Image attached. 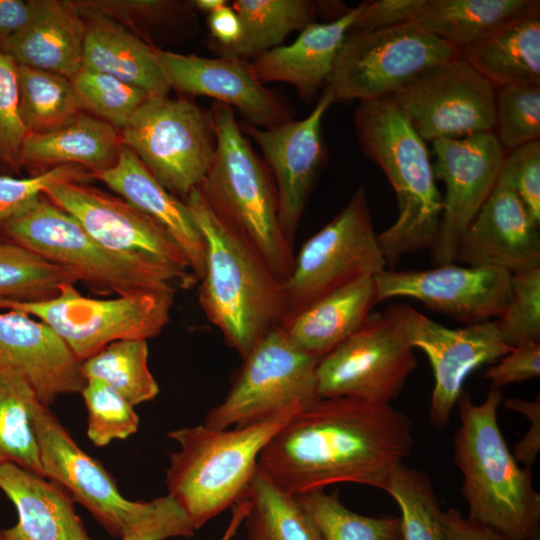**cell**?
Returning a JSON list of instances; mask_svg holds the SVG:
<instances>
[{
  "label": "cell",
  "instance_id": "cell-1",
  "mask_svg": "<svg viewBox=\"0 0 540 540\" xmlns=\"http://www.w3.org/2000/svg\"><path fill=\"white\" fill-rule=\"evenodd\" d=\"M413 446L412 421L391 404L319 398L274 434L258 469L292 496L337 483L384 491Z\"/></svg>",
  "mask_w": 540,
  "mask_h": 540
},
{
  "label": "cell",
  "instance_id": "cell-2",
  "mask_svg": "<svg viewBox=\"0 0 540 540\" xmlns=\"http://www.w3.org/2000/svg\"><path fill=\"white\" fill-rule=\"evenodd\" d=\"M183 201L206 245L199 304L243 359L286 316L283 284L257 249L211 209L198 188Z\"/></svg>",
  "mask_w": 540,
  "mask_h": 540
},
{
  "label": "cell",
  "instance_id": "cell-3",
  "mask_svg": "<svg viewBox=\"0 0 540 540\" xmlns=\"http://www.w3.org/2000/svg\"><path fill=\"white\" fill-rule=\"evenodd\" d=\"M502 400L501 389L491 386L480 404L464 391L457 401L454 461L463 477L467 518L506 540H540V494L531 468L520 466L501 433Z\"/></svg>",
  "mask_w": 540,
  "mask_h": 540
},
{
  "label": "cell",
  "instance_id": "cell-4",
  "mask_svg": "<svg viewBox=\"0 0 540 540\" xmlns=\"http://www.w3.org/2000/svg\"><path fill=\"white\" fill-rule=\"evenodd\" d=\"M354 125L360 149L395 192L397 218L377 234L387 267L393 269L404 256L433 247L442 196L425 141L390 99L360 102Z\"/></svg>",
  "mask_w": 540,
  "mask_h": 540
},
{
  "label": "cell",
  "instance_id": "cell-5",
  "mask_svg": "<svg viewBox=\"0 0 540 540\" xmlns=\"http://www.w3.org/2000/svg\"><path fill=\"white\" fill-rule=\"evenodd\" d=\"M303 409L294 406L232 430L201 424L167 434L179 445L170 454L167 495L182 508L195 530L248 497L261 451Z\"/></svg>",
  "mask_w": 540,
  "mask_h": 540
},
{
  "label": "cell",
  "instance_id": "cell-6",
  "mask_svg": "<svg viewBox=\"0 0 540 540\" xmlns=\"http://www.w3.org/2000/svg\"><path fill=\"white\" fill-rule=\"evenodd\" d=\"M0 230L8 240L69 270L100 293L126 296L190 286L196 278L155 258L111 250L96 241L69 213L44 194Z\"/></svg>",
  "mask_w": 540,
  "mask_h": 540
},
{
  "label": "cell",
  "instance_id": "cell-7",
  "mask_svg": "<svg viewBox=\"0 0 540 540\" xmlns=\"http://www.w3.org/2000/svg\"><path fill=\"white\" fill-rule=\"evenodd\" d=\"M210 110L216 150L197 188L217 216L257 249L283 284L291 273L295 254L279 225L272 175L242 132L234 110L219 102H214Z\"/></svg>",
  "mask_w": 540,
  "mask_h": 540
},
{
  "label": "cell",
  "instance_id": "cell-8",
  "mask_svg": "<svg viewBox=\"0 0 540 540\" xmlns=\"http://www.w3.org/2000/svg\"><path fill=\"white\" fill-rule=\"evenodd\" d=\"M173 301V287L95 299L65 283L52 298L0 300V309L20 310L46 323L82 362L115 341L159 335L169 322Z\"/></svg>",
  "mask_w": 540,
  "mask_h": 540
},
{
  "label": "cell",
  "instance_id": "cell-9",
  "mask_svg": "<svg viewBox=\"0 0 540 540\" xmlns=\"http://www.w3.org/2000/svg\"><path fill=\"white\" fill-rule=\"evenodd\" d=\"M119 132L122 145L182 200L199 186L214 159L211 110L186 98L149 97Z\"/></svg>",
  "mask_w": 540,
  "mask_h": 540
},
{
  "label": "cell",
  "instance_id": "cell-10",
  "mask_svg": "<svg viewBox=\"0 0 540 540\" xmlns=\"http://www.w3.org/2000/svg\"><path fill=\"white\" fill-rule=\"evenodd\" d=\"M461 50L412 23L349 31L325 89L334 102L388 98L425 70Z\"/></svg>",
  "mask_w": 540,
  "mask_h": 540
},
{
  "label": "cell",
  "instance_id": "cell-11",
  "mask_svg": "<svg viewBox=\"0 0 540 540\" xmlns=\"http://www.w3.org/2000/svg\"><path fill=\"white\" fill-rule=\"evenodd\" d=\"M385 269L367 192L359 187L295 255L291 273L283 283L285 318L356 279L375 276Z\"/></svg>",
  "mask_w": 540,
  "mask_h": 540
},
{
  "label": "cell",
  "instance_id": "cell-12",
  "mask_svg": "<svg viewBox=\"0 0 540 540\" xmlns=\"http://www.w3.org/2000/svg\"><path fill=\"white\" fill-rule=\"evenodd\" d=\"M319 360L292 343L280 326L272 329L243 358L224 400L207 413L203 424L244 427L294 406H310L320 398Z\"/></svg>",
  "mask_w": 540,
  "mask_h": 540
},
{
  "label": "cell",
  "instance_id": "cell-13",
  "mask_svg": "<svg viewBox=\"0 0 540 540\" xmlns=\"http://www.w3.org/2000/svg\"><path fill=\"white\" fill-rule=\"evenodd\" d=\"M384 315L401 338L424 352L431 364L434 387L429 419L437 429L448 424L467 377L513 349L502 340L495 320L451 329L403 303L389 305Z\"/></svg>",
  "mask_w": 540,
  "mask_h": 540
},
{
  "label": "cell",
  "instance_id": "cell-14",
  "mask_svg": "<svg viewBox=\"0 0 540 540\" xmlns=\"http://www.w3.org/2000/svg\"><path fill=\"white\" fill-rule=\"evenodd\" d=\"M388 99L424 141L494 132L495 89L462 56L425 70Z\"/></svg>",
  "mask_w": 540,
  "mask_h": 540
},
{
  "label": "cell",
  "instance_id": "cell-15",
  "mask_svg": "<svg viewBox=\"0 0 540 540\" xmlns=\"http://www.w3.org/2000/svg\"><path fill=\"white\" fill-rule=\"evenodd\" d=\"M416 368L414 349L384 313H370L357 331L320 358L317 393L320 398L355 397L390 404Z\"/></svg>",
  "mask_w": 540,
  "mask_h": 540
},
{
  "label": "cell",
  "instance_id": "cell-16",
  "mask_svg": "<svg viewBox=\"0 0 540 540\" xmlns=\"http://www.w3.org/2000/svg\"><path fill=\"white\" fill-rule=\"evenodd\" d=\"M34 428L44 477L85 507L111 536L121 538L150 512L153 500L125 498L101 462L83 451L42 403L34 412Z\"/></svg>",
  "mask_w": 540,
  "mask_h": 540
},
{
  "label": "cell",
  "instance_id": "cell-17",
  "mask_svg": "<svg viewBox=\"0 0 540 540\" xmlns=\"http://www.w3.org/2000/svg\"><path fill=\"white\" fill-rule=\"evenodd\" d=\"M435 177L445 185L437 239L429 250L434 266L455 263L460 240L499 175L505 150L494 132L432 142Z\"/></svg>",
  "mask_w": 540,
  "mask_h": 540
},
{
  "label": "cell",
  "instance_id": "cell-18",
  "mask_svg": "<svg viewBox=\"0 0 540 540\" xmlns=\"http://www.w3.org/2000/svg\"><path fill=\"white\" fill-rule=\"evenodd\" d=\"M511 273L449 263L425 270L385 269L374 276L377 303L412 298L467 325L499 318L510 298Z\"/></svg>",
  "mask_w": 540,
  "mask_h": 540
},
{
  "label": "cell",
  "instance_id": "cell-19",
  "mask_svg": "<svg viewBox=\"0 0 540 540\" xmlns=\"http://www.w3.org/2000/svg\"><path fill=\"white\" fill-rule=\"evenodd\" d=\"M333 103L332 95L324 89L313 110L301 120L269 128L240 124L242 132L262 151L276 188L279 225L291 245L311 191L326 164L322 120Z\"/></svg>",
  "mask_w": 540,
  "mask_h": 540
},
{
  "label": "cell",
  "instance_id": "cell-20",
  "mask_svg": "<svg viewBox=\"0 0 540 540\" xmlns=\"http://www.w3.org/2000/svg\"><path fill=\"white\" fill-rule=\"evenodd\" d=\"M154 50L170 89L211 97L238 110L244 123L256 127L269 128L294 119L290 104L253 75L248 60Z\"/></svg>",
  "mask_w": 540,
  "mask_h": 540
},
{
  "label": "cell",
  "instance_id": "cell-21",
  "mask_svg": "<svg viewBox=\"0 0 540 540\" xmlns=\"http://www.w3.org/2000/svg\"><path fill=\"white\" fill-rule=\"evenodd\" d=\"M44 195L72 215L103 246L149 256L191 272L185 255L172 237L124 199L81 182L57 184Z\"/></svg>",
  "mask_w": 540,
  "mask_h": 540
},
{
  "label": "cell",
  "instance_id": "cell-22",
  "mask_svg": "<svg viewBox=\"0 0 540 540\" xmlns=\"http://www.w3.org/2000/svg\"><path fill=\"white\" fill-rule=\"evenodd\" d=\"M539 225L511 187L497 180L463 234L455 262L511 274L540 266Z\"/></svg>",
  "mask_w": 540,
  "mask_h": 540
},
{
  "label": "cell",
  "instance_id": "cell-23",
  "mask_svg": "<svg viewBox=\"0 0 540 540\" xmlns=\"http://www.w3.org/2000/svg\"><path fill=\"white\" fill-rule=\"evenodd\" d=\"M0 369L18 372L49 407L63 394L80 393L81 362L46 323L14 309H0Z\"/></svg>",
  "mask_w": 540,
  "mask_h": 540
},
{
  "label": "cell",
  "instance_id": "cell-24",
  "mask_svg": "<svg viewBox=\"0 0 540 540\" xmlns=\"http://www.w3.org/2000/svg\"><path fill=\"white\" fill-rule=\"evenodd\" d=\"M361 10V3L342 16L315 22L287 45H279L251 58L249 67L263 84L282 82L311 101L325 89L338 52Z\"/></svg>",
  "mask_w": 540,
  "mask_h": 540
},
{
  "label": "cell",
  "instance_id": "cell-25",
  "mask_svg": "<svg viewBox=\"0 0 540 540\" xmlns=\"http://www.w3.org/2000/svg\"><path fill=\"white\" fill-rule=\"evenodd\" d=\"M130 205L158 223L185 255L196 280L204 273L206 245L203 234L183 200L174 196L122 145L116 163L92 174Z\"/></svg>",
  "mask_w": 540,
  "mask_h": 540
},
{
  "label": "cell",
  "instance_id": "cell-26",
  "mask_svg": "<svg viewBox=\"0 0 540 540\" xmlns=\"http://www.w3.org/2000/svg\"><path fill=\"white\" fill-rule=\"evenodd\" d=\"M0 489L14 504L17 523L0 540H95L59 485L17 465H0Z\"/></svg>",
  "mask_w": 540,
  "mask_h": 540
},
{
  "label": "cell",
  "instance_id": "cell-27",
  "mask_svg": "<svg viewBox=\"0 0 540 540\" xmlns=\"http://www.w3.org/2000/svg\"><path fill=\"white\" fill-rule=\"evenodd\" d=\"M85 19L74 1L39 0L31 22L0 45L17 64L70 80L83 69Z\"/></svg>",
  "mask_w": 540,
  "mask_h": 540
},
{
  "label": "cell",
  "instance_id": "cell-28",
  "mask_svg": "<svg viewBox=\"0 0 540 540\" xmlns=\"http://www.w3.org/2000/svg\"><path fill=\"white\" fill-rule=\"evenodd\" d=\"M86 23L83 68L111 75L149 97H165L170 86L155 50L121 24L74 1Z\"/></svg>",
  "mask_w": 540,
  "mask_h": 540
},
{
  "label": "cell",
  "instance_id": "cell-29",
  "mask_svg": "<svg viewBox=\"0 0 540 540\" xmlns=\"http://www.w3.org/2000/svg\"><path fill=\"white\" fill-rule=\"evenodd\" d=\"M375 304L374 276H363L315 300L279 326L298 348L321 358L357 331Z\"/></svg>",
  "mask_w": 540,
  "mask_h": 540
},
{
  "label": "cell",
  "instance_id": "cell-30",
  "mask_svg": "<svg viewBox=\"0 0 540 540\" xmlns=\"http://www.w3.org/2000/svg\"><path fill=\"white\" fill-rule=\"evenodd\" d=\"M242 32L228 48H212L219 56L244 60L282 45L294 31L318 22L319 17L334 20L350 10L342 2L313 0H235Z\"/></svg>",
  "mask_w": 540,
  "mask_h": 540
},
{
  "label": "cell",
  "instance_id": "cell-31",
  "mask_svg": "<svg viewBox=\"0 0 540 540\" xmlns=\"http://www.w3.org/2000/svg\"><path fill=\"white\" fill-rule=\"evenodd\" d=\"M121 147L118 129L82 112L57 131L29 133L22 147L21 167H32L41 173L57 166L79 165L94 174L111 168Z\"/></svg>",
  "mask_w": 540,
  "mask_h": 540
},
{
  "label": "cell",
  "instance_id": "cell-32",
  "mask_svg": "<svg viewBox=\"0 0 540 540\" xmlns=\"http://www.w3.org/2000/svg\"><path fill=\"white\" fill-rule=\"evenodd\" d=\"M535 13L538 0H425L411 23L463 53L507 22Z\"/></svg>",
  "mask_w": 540,
  "mask_h": 540
},
{
  "label": "cell",
  "instance_id": "cell-33",
  "mask_svg": "<svg viewBox=\"0 0 540 540\" xmlns=\"http://www.w3.org/2000/svg\"><path fill=\"white\" fill-rule=\"evenodd\" d=\"M462 57L494 89L540 84V13L507 22Z\"/></svg>",
  "mask_w": 540,
  "mask_h": 540
},
{
  "label": "cell",
  "instance_id": "cell-34",
  "mask_svg": "<svg viewBox=\"0 0 540 540\" xmlns=\"http://www.w3.org/2000/svg\"><path fill=\"white\" fill-rule=\"evenodd\" d=\"M128 29L153 49L182 44L200 31L192 0H78Z\"/></svg>",
  "mask_w": 540,
  "mask_h": 540
},
{
  "label": "cell",
  "instance_id": "cell-35",
  "mask_svg": "<svg viewBox=\"0 0 540 540\" xmlns=\"http://www.w3.org/2000/svg\"><path fill=\"white\" fill-rule=\"evenodd\" d=\"M39 403L22 375L0 369V465L11 463L44 477L34 428Z\"/></svg>",
  "mask_w": 540,
  "mask_h": 540
},
{
  "label": "cell",
  "instance_id": "cell-36",
  "mask_svg": "<svg viewBox=\"0 0 540 540\" xmlns=\"http://www.w3.org/2000/svg\"><path fill=\"white\" fill-rule=\"evenodd\" d=\"M17 74L19 115L29 133L57 131L84 112L69 78L20 64Z\"/></svg>",
  "mask_w": 540,
  "mask_h": 540
},
{
  "label": "cell",
  "instance_id": "cell-37",
  "mask_svg": "<svg viewBox=\"0 0 540 540\" xmlns=\"http://www.w3.org/2000/svg\"><path fill=\"white\" fill-rule=\"evenodd\" d=\"M245 517L246 540H323L295 497L276 487L259 469L251 483Z\"/></svg>",
  "mask_w": 540,
  "mask_h": 540
},
{
  "label": "cell",
  "instance_id": "cell-38",
  "mask_svg": "<svg viewBox=\"0 0 540 540\" xmlns=\"http://www.w3.org/2000/svg\"><path fill=\"white\" fill-rule=\"evenodd\" d=\"M148 355L147 340H119L82 361L81 369L85 380L103 381L136 406L153 400L159 393Z\"/></svg>",
  "mask_w": 540,
  "mask_h": 540
},
{
  "label": "cell",
  "instance_id": "cell-39",
  "mask_svg": "<svg viewBox=\"0 0 540 540\" xmlns=\"http://www.w3.org/2000/svg\"><path fill=\"white\" fill-rule=\"evenodd\" d=\"M76 277L30 250L0 239V300L31 302L52 298Z\"/></svg>",
  "mask_w": 540,
  "mask_h": 540
},
{
  "label": "cell",
  "instance_id": "cell-40",
  "mask_svg": "<svg viewBox=\"0 0 540 540\" xmlns=\"http://www.w3.org/2000/svg\"><path fill=\"white\" fill-rule=\"evenodd\" d=\"M323 540H402L400 516H364L348 509L337 494L317 490L294 496Z\"/></svg>",
  "mask_w": 540,
  "mask_h": 540
},
{
  "label": "cell",
  "instance_id": "cell-41",
  "mask_svg": "<svg viewBox=\"0 0 540 540\" xmlns=\"http://www.w3.org/2000/svg\"><path fill=\"white\" fill-rule=\"evenodd\" d=\"M384 491L400 509L402 540H444L443 511L425 472L402 464Z\"/></svg>",
  "mask_w": 540,
  "mask_h": 540
},
{
  "label": "cell",
  "instance_id": "cell-42",
  "mask_svg": "<svg viewBox=\"0 0 540 540\" xmlns=\"http://www.w3.org/2000/svg\"><path fill=\"white\" fill-rule=\"evenodd\" d=\"M83 111L121 130L148 94L111 75L81 69L71 79Z\"/></svg>",
  "mask_w": 540,
  "mask_h": 540
},
{
  "label": "cell",
  "instance_id": "cell-43",
  "mask_svg": "<svg viewBox=\"0 0 540 540\" xmlns=\"http://www.w3.org/2000/svg\"><path fill=\"white\" fill-rule=\"evenodd\" d=\"M80 393L88 414L87 436L95 446L126 439L138 430L134 406L103 381L86 379Z\"/></svg>",
  "mask_w": 540,
  "mask_h": 540
},
{
  "label": "cell",
  "instance_id": "cell-44",
  "mask_svg": "<svg viewBox=\"0 0 540 540\" xmlns=\"http://www.w3.org/2000/svg\"><path fill=\"white\" fill-rule=\"evenodd\" d=\"M494 133L504 150L539 140L540 84L495 89Z\"/></svg>",
  "mask_w": 540,
  "mask_h": 540
},
{
  "label": "cell",
  "instance_id": "cell-45",
  "mask_svg": "<svg viewBox=\"0 0 540 540\" xmlns=\"http://www.w3.org/2000/svg\"><path fill=\"white\" fill-rule=\"evenodd\" d=\"M495 322L502 340L511 347L540 340V266L511 274L510 298Z\"/></svg>",
  "mask_w": 540,
  "mask_h": 540
},
{
  "label": "cell",
  "instance_id": "cell-46",
  "mask_svg": "<svg viewBox=\"0 0 540 540\" xmlns=\"http://www.w3.org/2000/svg\"><path fill=\"white\" fill-rule=\"evenodd\" d=\"M92 173L79 165H62L27 178L0 175V226L22 213L45 191L66 182L84 183Z\"/></svg>",
  "mask_w": 540,
  "mask_h": 540
},
{
  "label": "cell",
  "instance_id": "cell-47",
  "mask_svg": "<svg viewBox=\"0 0 540 540\" xmlns=\"http://www.w3.org/2000/svg\"><path fill=\"white\" fill-rule=\"evenodd\" d=\"M17 63L0 51V163L21 167V152L29 131L19 115Z\"/></svg>",
  "mask_w": 540,
  "mask_h": 540
},
{
  "label": "cell",
  "instance_id": "cell-48",
  "mask_svg": "<svg viewBox=\"0 0 540 540\" xmlns=\"http://www.w3.org/2000/svg\"><path fill=\"white\" fill-rule=\"evenodd\" d=\"M497 180L511 187L540 223V140L505 154Z\"/></svg>",
  "mask_w": 540,
  "mask_h": 540
},
{
  "label": "cell",
  "instance_id": "cell-49",
  "mask_svg": "<svg viewBox=\"0 0 540 540\" xmlns=\"http://www.w3.org/2000/svg\"><path fill=\"white\" fill-rule=\"evenodd\" d=\"M195 529L187 515L169 495L153 499L150 512L121 540H166L173 537H191Z\"/></svg>",
  "mask_w": 540,
  "mask_h": 540
},
{
  "label": "cell",
  "instance_id": "cell-50",
  "mask_svg": "<svg viewBox=\"0 0 540 540\" xmlns=\"http://www.w3.org/2000/svg\"><path fill=\"white\" fill-rule=\"evenodd\" d=\"M540 375V340H530L515 347L491 366L483 377L491 386L522 382Z\"/></svg>",
  "mask_w": 540,
  "mask_h": 540
},
{
  "label": "cell",
  "instance_id": "cell-51",
  "mask_svg": "<svg viewBox=\"0 0 540 540\" xmlns=\"http://www.w3.org/2000/svg\"><path fill=\"white\" fill-rule=\"evenodd\" d=\"M425 0H373L361 3L350 31H372L411 23Z\"/></svg>",
  "mask_w": 540,
  "mask_h": 540
},
{
  "label": "cell",
  "instance_id": "cell-52",
  "mask_svg": "<svg viewBox=\"0 0 540 540\" xmlns=\"http://www.w3.org/2000/svg\"><path fill=\"white\" fill-rule=\"evenodd\" d=\"M502 401L507 410L523 414L529 421L527 432L515 444L513 456L523 467L531 468L540 450V400L510 397Z\"/></svg>",
  "mask_w": 540,
  "mask_h": 540
},
{
  "label": "cell",
  "instance_id": "cell-53",
  "mask_svg": "<svg viewBox=\"0 0 540 540\" xmlns=\"http://www.w3.org/2000/svg\"><path fill=\"white\" fill-rule=\"evenodd\" d=\"M38 6L39 0H0V45L31 22Z\"/></svg>",
  "mask_w": 540,
  "mask_h": 540
},
{
  "label": "cell",
  "instance_id": "cell-54",
  "mask_svg": "<svg viewBox=\"0 0 540 540\" xmlns=\"http://www.w3.org/2000/svg\"><path fill=\"white\" fill-rule=\"evenodd\" d=\"M444 540H506L498 533L464 517L456 508L443 511Z\"/></svg>",
  "mask_w": 540,
  "mask_h": 540
},
{
  "label": "cell",
  "instance_id": "cell-55",
  "mask_svg": "<svg viewBox=\"0 0 540 540\" xmlns=\"http://www.w3.org/2000/svg\"><path fill=\"white\" fill-rule=\"evenodd\" d=\"M207 24L213 39L212 48L231 47L241 36V22L231 4L209 13Z\"/></svg>",
  "mask_w": 540,
  "mask_h": 540
},
{
  "label": "cell",
  "instance_id": "cell-56",
  "mask_svg": "<svg viewBox=\"0 0 540 540\" xmlns=\"http://www.w3.org/2000/svg\"><path fill=\"white\" fill-rule=\"evenodd\" d=\"M251 506V501L246 498L233 506L231 521L226 528L221 540H232L237 529L244 521Z\"/></svg>",
  "mask_w": 540,
  "mask_h": 540
},
{
  "label": "cell",
  "instance_id": "cell-57",
  "mask_svg": "<svg viewBox=\"0 0 540 540\" xmlns=\"http://www.w3.org/2000/svg\"><path fill=\"white\" fill-rule=\"evenodd\" d=\"M229 2L226 0H192V4L196 11L204 12V13H211L220 7L228 4Z\"/></svg>",
  "mask_w": 540,
  "mask_h": 540
}]
</instances>
